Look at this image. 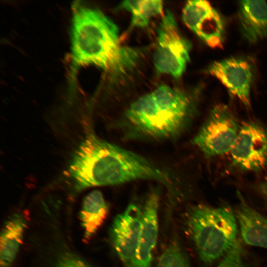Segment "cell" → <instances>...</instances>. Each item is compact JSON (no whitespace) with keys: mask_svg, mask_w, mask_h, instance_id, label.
Segmentation results:
<instances>
[{"mask_svg":"<svg viewBox=\"0 0 267 267\" xmlns=\"http://www.w3.org/2000/svg\"><path fill=\"white\" fill-rule=\"evenodd\" d=\"M199 96L198 89L190 94L164 85L141 96L130 105L119 123L124 138L149 141L178 138L192 124Z\"/></svg>","mask_w":267,"mask_h":267,"instance_id":"obj_1","label":"cell"},{"mask_svg":"<svg viewBox=\"0 0 267 267\" xmlns=\"http://www.w3.org/2000/svg\"><path fill=\"white\" fill-rule=\"evenodd\" d=\"M69 172L82 189L151 180L156 167L150 159L91 134L75 151Z\"/></svg>","mask_w":267,"mask_h":267,"instance_id":"obj_2","label":"cell"},{"mask_svg":"<svg viewBox=\"0 0 267 267\" xmlns=\"http://www.w3.org/2000/svg\"><path fill=\"white\" fill-rule=\"evenodd\" d=\"M73 64L94 65L104 70H124L132 66L137 52L121 46L116 25L98 9L78 6L72 24Z\"/></svg>","mask_w":267,"mask_h":267,"instance_id":"obj_3","label":"cell"},{"mask_svg":"<svg viewBox=\"0 0 267 267\" xmlns=\"http://www.w3.org/2000/svg\"><path fill=\"white\" fill-rule=\"evenodd\" d=\"M186 224L198 254L206 264L224 256L237 242L238 222L227 207L191 206L187 211Z\"/></svg>","mask_w":267,"mask_h":267,"instance_id":"obj_4","label":"cell"},{"mask_svg":"<svg viewBox=\"0 0 267 267\" xmlns=\"http://www.w3.org/2000/svg\"><path fill=\"white\" fill-rule=\"evenodd\" d=\"M240 126L228 106L217 104L210 110L192 142L206 157L222 156L230 153Z\"/></svg>","mask_w":267,"mask_h":267,"instance_id":"obj_5","label":"cell"},{"mask_svg":"<svg viewBox=\"0 0 267 267\" xmlns=\"http://www.w3.org/2000/svg\"><path fill=\"white\" fill-rule=\"evenodd\" d=\"M157 45L153 54L156 71L175 78L184 72L190 59V43L180 32L170 10L163 15L157 30Z\"/></svg>","mask_w":267,"mask_h":267,"instance_id":"obj_6","label":"cell"},{"mask_svg":"<svg viewBox=\"0 0 267 267\" xmlns=\"http://www.w3.org/2000/svg\"><path fill=\"white\" fill-rule=\"evenodd\" d=\"M232 166L247 172L258 173L267 165V129L257 120L240 126L230 152Z\"/></svg>","mask_w":267,"mask_h":267,"instance_id":"obj_7","label":"cell"},{"mask_svg":"<svg viewBox=\"0 0 267 267\" xmlns=\"http://www.w3.org/2000/svg\"><path fill=\"white\" fill-rule=\"evenodd\" d=\"M186 26L212 48H221L224 41L225 25L220 13L203 0L188 1L182 10Z\"/></svg>","mask_w":267,"mask_h":267,"instance_id":"obj_8","label":"cell"},{"mask_svg":"<svg viewBox=\"0 0 267 267\" xmlns=\"http://www.w3.org/2000/svg\"><path fill=\"white\" fill-rule=\"evenodd\" d=\"M142 212L134 204L129 205L115 218L111 239L115 250L128 267H134L138 248Z\"/></svg>","mask_w":267,"mask_h":267,"instance_id":"obj_9","label":"cell"},{"mask_svg":"<svg viewBox=\"0 0 267 267\" xmlns=\"http://www.w3.org/2000/svg\"><path fill=\"white\" fill-rule=\"evenodd\" d=\"M207 72L221 82L245 107H250L253 70L248 60L233 57L215 61Z\"/></svg>","mask_w":267,"mask_h":267,"instance_id":"obj_10","label":"cell"},{"mask_svg":"<svg viewBox=\"0 0 267 267\" xmlns=\"http://www.w3.org/2000/svg\"><path fill=\"white\" fill-rule=\"evenodd\" d=\"M159 194L152 191L148 195L142 212L139 243L134 267H150L156 245Z\"/></svg>","mask_w":267,"mask_h":267,"instance_id":"obj_11","label":"cell"},{"mask_svg":"<svg viewBox=\"0 0 267 267\" xmlns=\"http://www.w3.org/2000/svg\"><path fill=\"white\" fill-rule=\"evenodd\" d=\"M237 195L239 202L235 215L243 240L248 245L267 249V218L249 206L240 193Z\"/></svg>","mask_w":267,"mask_h":267,"instance_id":"obj_12","label":"cell"},{"mask_svg":"<svg viewBox=\"0 0 267 267\" xmlns=\"http://www.w3.org/2000/svg\"><path fill=\"white\" fill-rule=\"evenodd\" d=\"M238 18L242 36L249 43H256L267 37V3L265 1H240Z\"/></svg>","mask_w":267,"mask_h":267,"instance_id":"obj_13","label":"cell"},{"mask_svg":"<svg viewBox=\"0 0 267 267\" xmlns=\"http://www.w3.org/2000/svg\"><path fill=\"white\" fill-rule=\"evenodd\" d=\"M27 221L16 213L5 222L0 235V267H11L22 242Z\"/></svg>","mask_w":267,"mask_h":267,"instance_id":"obj_14","label":"cell"},{"mask_svg":"<svg viewBox=\"0 0 267 267\" xmlns=\"http://www.w3.org/2000/svg\"><path fill=\"white\" fill-rule=\"evenodd\" d=\"M108 206L101 192L93 190L84 198L80 217L85 237L91 236L106 218Z\"/></svg>","mask_w":267,"mask_h":267,"instance_id":"obj_15","label":"cell"},{"mask_svg":"<svg viewBox=\"0 0 267 267\" xmlns=\"http://www.w3.org/2000/svg\"><path fill=\"white\" fill-rule=\"evenodd\" d=\"M120 7L131 13L132 27H145L163 12V1L160 0H125Z\"/></svg>","mask_w":267,"mask_h":267,"instance_id":"obj_16","label":"cell"},{"mask_svg":"<svg viewBox=\"0 0 267 267\" xmlns=\"http://www.w3.org/2000/svg\"><path fill=\"white\" fill-rule=\"evenodd\" d=\"M156 267H190V265L180 247L172 243L160 256Z\"/></svg>","mask_w":267,"mask_h":267,"instance_id":"obj_17","label":"cell"},{"mask_svg":"<svg viewBox=\"0 0 267 267\" xmlns=\"http://www.w3.org/2000/svg\"><path fill=\"white\" fill-rule=\"evenodd\" d=\"M244 257L242 247L237 241L217 267H248Z\"/></svg>","mask_w":267,"mask_h":267,"instance_id":"obj_18","label":"cell"},{"mask_svg":"<svg viewBox=\"0 0 267 267\" xmlns=\"http://www.w3.org/2000/svg\"><path fill=\"white\" fill-rule=\"evenodd\" d=\"M56 267H90L79 258L72 255H66L62 258Z\"/></svg>","mask_w":267,"mask_h":267,"instance_id":"obj_19","label":"cell"},{"mask_svg":"<svg viewBox=\"0 0 267 267\" xmlns=\"http://www.w3.org/2000/svg\"><path fill=\"white\" fill-rule=\"evenodd\" d=\"M256 189L267 200V178L263 180L257 184Z\"/></svg>","mask_w":267,"mask_h":267,"instance_id":"obj_20","label":"cell"}]
</instances>
